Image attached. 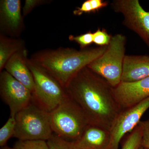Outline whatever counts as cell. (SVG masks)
I'll list each match as a JSON object with an SVG mask.
<instances>
[{"instance_id":"cell-17","label":"cell","mask_w":149,"mask_h":149,"mask_svg":"<svg viewBox=\"0 0 149 149\" xmlns=\"http://www.w3.org/2000/svg\"><path fill=\"white\" fill-rule=\"evenodd\" d=\"M142 130L139 124L128 136L121 149H139L141 147Z\"/></svg>"},{"instance_id":"cell-11","label":"cell","mask_w":149,"mask_h":149,"mask_svg":"<svg viewBox=\"0 0 149 149\" xmlns=\"http://www.w3.org/2000/svg\"><path fill=\"white\" fill-rule=\"evenodd\" d=\"M113 88L115 97L123 110L149 97V77L133 83L121 82Z\"/></svg>"},{"instance_id":"cell-26","label":"cell","mask_w":149,"mask_h":149,"mask_svg":"<svg viewBox=\"0 0 149 149\" xmlns=\"http://www.w3.org/2000/svg\"><path fill=\"white\" fill-rule=\"evenodd\" d=\"M1 149H14L13 148H10L8 146H5L1 147Z\"/></svg>"},{"instance_id":"cell-15","label":"cell","mask_w":149,"mask_h":149,"mask_svg":"<svg viewBox=\"0 0 149 149\" xmlns=\"http://www.w3.org/2000/svg\"><path fill=\"white\" fill-rule=\"evenodd\" d=\"M25 48V42L22 39L0 34V72L14 54Z\"/></svg>"},{"instance_id":"cell-19","label":"cell","mask_w":149,"mask_h":149,"mask_svg":"<svg viewBox=\"0 0 149 149\" xmlns=\"http://www.w3.org/2000/svg\"><path fill=\"white\" fill-rule=\"evenodd\" d=\"M14 149H49L47 143L45 141H20L15 142Z\"/></svg>"},{"instance_id":"cell-27","label":"cell","mask_w":149,"mask_h":149,"mask_svg":"<svg viewBox=\"0 0 149 149\" xmlns=\"http://www.w3.org/2000/svg\"><path fill=\"white\" fill-rule=\"evenodd\" d=\"M139 149H147L146 148H143V147L141 146V148H140Z\"/></svg>"},{"instance_id":"cell-24","label":"cell","mask_w":149,"mask_h":149,"mask_svg":"<svg viewBox=\"0 0 149 149\" xmlns=\"http://www.w3.org/2000/svg\"><path fill=\"white\" fill-rule=\"evenodd\" d=\"M93 13V10L90 0L85 1L82 4L81 7L77 8L73 11V13L74 15L78 16L82 15L83 13Z\"/></svg>"},{"instance_id":"cell-7","label":"cell","mask_w":149,"mask_h":149,"mask_svg":"<svg viewBox=\"0 0 149 149\" xmlns=\"http://www.w3.org/2000/svg\"><path fill=\"white\" fill-rule=\"evenodd\" d=\"M111 5L115 12L122 15L123 25L149 47V11L142 7L139 0H114Z\"/></svg>"},{"instance_id":"cell-18","label":"cell","mask_w":149,"mask_h":149,"mask_svg":"<svg viewBox=\"0 0 149 149\" xmlns=\"http://www.w3.org/2000/svg\"><path fill=\"white\" fill-rule=\"evenodd\" d=\"M49 149H77L75 142H70L53 133L47 141Z\"/></svg>"},{"instance_id":"cell-3","label":"cell","mask_w":149,"mask_h":149,"mask_svg":"<svg viewBox=\"0 0 149 149\" xmlns=\"http://www.w3.org/2000/svg\"><path fill=\"white\" fill-rule=\"evenodd\" d=\"M53 133L70 142H76L89 125L83 111L68 95L50 113Z\"/></svg>"},{"instance_id":"cell-13","label":"cell","mask_w":149,"mask_h":149,"mask_svg":"<svg viewBox=\"0 0 149 149\" xmlns=\"http://www.w3.org/2000/svg\"><path fill=\"white\" fill-rule=\"evenodd\" d=\"M148 77L149 55H125L121 82L133 83Z\"/></svg>"},{"instance_id":"cell-16","label":"cell","mask_w":149,"mask_h":149,"mask_svg":"<svg viewBox=\"0 0 149 149\" xmlns=\"http://www.w3.org/2000/svg\"><path fill=\"white\" fill-rule=\"evenodd\" d=\"M16 120L15 116L10 117L0 129V146H6L8 141L13 137L15 132Z\"/></svg>"},{"instance_id":"cell-12","label":"cell","mask_w":149,"mask_h":149,"mask_svg":"<svg viewBox=\"0 0 149 149\" xmlns=\"http://www.w3.org/2000/svg\"><path fill=\"white\" fill-rule=\"evenodd\" d=\"M26 48L14 54L6 63L4 69L19 82L29 89L32 93L35 89L34 79L27 64Z\"/></svg>"},{"instance_id":"cell-2","label":"cell","mask_w":149,"mask_h":149,"mask_svg":"<svg viewBox=\"0 0 149 149\" xmlns=\"http://www.w3.org/2000/svg\"><path fill=\"white\" fill-rule=\"evenodd\" d=\"M107 46L79 50L69 47L45 49L36 52L29 59L47 70L65 88L79 71L101 56Z\"/></svg>"},{"instance_id":"cell-6","label":"cell","mask_w":149,"mask_h":149,"mask_svg":"<svg viewBox=\"0 0 149 149\" xmlns=\"http://www.w3.org/2000/svg\"><path fill=\"white\" fill-rule=\"evenodd\" d=\"M27 64L35 83L33 100L50 113L68 97L64 87L45 69L28 58Z\"/></svg>"},{"instance_id":"cell-1","label":"cell","mask_w":149,"mask_h":149,"mask_svg":"<svg viewBox=\"0 0 149 149\" xmlns=\"http://www.w3.org/2000/svg\"><path fill=\"white\" fill-rule=\"evenodd\" d=\"M65 89L83 111L90 125L109 130L122 111L112 87L87 66L70 80Z\"/></svg>"},{"instance_id":"cell-21","label":"cell","mask_w":149,"mask_h":149,"mask_svg":"<svg viewBox=\"0 0 149 149\" xmlns=\"http://www.w3.org/2000/svg\"><path fill=\"white\" fill-rule=\"evenodd\" d=\"M68 39L70 41L77 43L81 49H85L93 43V33L91 31H89L77 36L70 35Z\"/></svg>"},{"instance_id":"cell-4","label":"cell","mask_w":149,"mask_h":149,"mask_svg":"<svg viewBox=\"0 0 149 149\" xmlns=\"http://www.w3.org/2000/svg\"><path fill=\"white\" fill-rule=\"evenodd\" d=\"M13 137L20 141H47L52 136L50 113L33 100L15 116Z\"/></svg>"},{"instance_id":"cell-20","label":"cell","mask_w":149,"mask_h":149,"mask_svg":"<svg viewBox=\"0 0 149 149\" xmlns=\"http://www.w3.org/2000/svg\"><path fill=\"white\" fill-rule=\"evenodd\" d=\"M112 35L108 33L105 29L98 28L93 33V43L98 47L107 46L111 40Z\"/></svg>"},{"instance_id":"cell-22","label":"cell","mask_w":149,"mask_h":149,"mask_svg":"<svg viewBox=\"0 0 149 149\" xmlns=\"http://www.w3.org/2000/svg\"><path fill=\"white\" fill-rule=\"evenodd\" d=\"M51 1L49 0H25L22 8L23 17L27 16L37 7L47 4Z\"/></svg>"},{"instance_id":"cell-8","label":"cell","mask_w":149,"mask_h":149,"mask_svg":"<svg viewBox=\"0 0 149 149\" xmlns=\"http://www.w3.org/2000/svg\"><path fill=\"white\" fill-rule=\"evenodd\" d=\"M0 95L13 116L27 107L32 100L31 91L5 70L0 72Z\"/></svg>"},{"instance_id":"cell-14","label":"cell","mask_w":149,"mask_h":149,"mask_svg":"<svg viewBox=\"0 0 149 149\" xmlns=\"http://www.w3.org/2000/svg\"><path fill=\"white\" fill-rule=\"evenodd\" d=\"M111 141L109 130L89 125L75 143L77 149H109Z\"/></svg>"},{"instance_id":"cell-9","label":"cell","mask_w":149,"mask_h":149,"mask_svg":"<svg viewBox=\"0 0 149 149\" xmlns=\"http://www.w3.org/2000/svg\"><path fill=\"white\" fill-rule=\"evenodd\" d=\"M149 108V97L136 105L121 111L109 130L111 137L109 149H119V143L123 136L136 128Z\"/></svg>"},{"instance_id":"cell-23","label":"cell","mask_w":149,"mask_h":149,"mask_svg":"<svg viewBox=\"0 0 149 149\" xmlns=\"http://www.w3.org/2000/svg\"><path fill=\"white\" fill-rule=\"evenodd\" d=\"M139 125L142 130V140L141 146L149 149V119L140 121Z\"/></svg>"},{"instance_id":"cell-25","label":"cell","mask_w":149,"mask_h":149,"mask_svg":"<svg viewBox=\"0 0 149 149\" xmlns=\"http://www.w3.org/2000/svg\"><path fill=\"white\" fill-rule=\"evenodd\" d=\"M93 13L98 11L106 7L108 5V2L103 0H90Z\"/></svg>"},{"instance_id":"cell-5","label":"cell","mask_w":149,"mask_h":149,"mask_svg":"<svg viewBox=\"0 0 149 149\" xmlns=\"http://www.w3.org/2000/svg\"><path fill=\"white\" fill-rule=\"evenodd\" d=\"M126 44L125 35L117 34L112 36L105 52L87 66L106 80L113 88L121 82Z\"/></svg>"},{"instance_id":"cell-10","label":"cell","mask_w":149,"mask_h":149,"mask_svg":"<svg viewBox=\"0 0 149 149\" xmlns=\"http://www.w3.org/2000/svg\"><path fill=\"white\" fill-rule=\"evenodd\" d=\"M20 0L0 1V34L18 38L25 29Z\"/></svg>"}]
</instances>
